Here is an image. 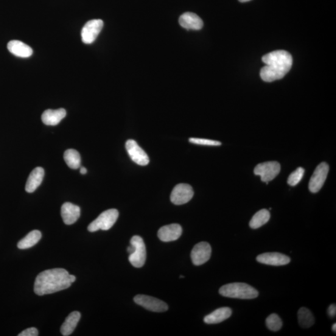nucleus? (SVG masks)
<instances>
[{"label":"nucleus","instance_id":"obj_11","mask_svg":"<svg viewBox=\"0 0 336 336\" xmlns=\"http://www.w3.org/2000/svg\"><path fill=\"white\" fill-rule=\"evenodd\" d=\"M125 147L131 160L135 163L140 166H146L149 163V157L134 140H128Z\"/></svg>","mask_w":336,"mask_h":336},{"label":"nucleus","instance_id":"obj_33","mask_svg":"<svg viewBox=\"0 0 336 336\" xmlns=\"http://www.w3.org/2000/svg\"><path fill=\"white\" fill-rule=\"evenodd\" d=\"M332 329L333 331H334V332H336V324L335 323H334V324L332 325Z\"/></svg>","mask_w":336,"mask_h":336},{"label":"nucleus","instance_id":"obj_29","mask_svg":"<svg viewBox=\"0 0 336 336\" xmlns=\"http://www.w3.org/2000/svg\"><path fill=\"white\" fill-rule=\"evenodd\" d=\"M19 336H37L38 335V330L35 327H30L21 332Z\"/></svg>","mask_w":336,"mask_h":336},{"label":"nucleus","instance_id":"obj_25","mask_svg":"<svg viewBox=\"0 0 336 336\" xmlns=\"http://www.w3.org/2000/svg\"><path fill=\"white\" fill-rule=\"evenodd\" d=\"M64 161L67 166L71 169L76 170L80 167L81 158L80 154L74 149H69L65 151L64 154Z\"/></svg>","mask_w":336,"mask_h":336},{"label":"nucleus","instance_id":"obj_19","mask_svg":"<svg viewBox=\"0 0 336 336\" xmlns=\"http://www.w3.org/2000/svg\"><path fill=\"white\" fill-rule=\"evenodd\" d=\"M232 311L228 307L218 308L204 318V323L209 324H218L226 320L232 315Z\"/></svg>","mask_w":336,"mask_h":336},{"label":"nucleus","instance_id":"obj_9","mask_svg":"<svg viewBox=\"0 0 336 336\" xmlns=\"http://www.w3.org/2000/svg\"><path fill=\"white\" fill-rule=\"evenodd\" d=\"M103 26V22L101 19H92L86 22L81 32V37L83 43H93L99 36Z\"/></svg>","mask_w":336,"mask_h":336},{"label":"nucleus","instance_id":"obj_20","mask_svg":"<svg viewBox=\"0 0 336 336\" xmlns=\"http://www.w3.org/2000/svg\"><path fill=\"white\" fill-rule=\"evenodd\" d=\"M66 116L65 109L60 108L58 110H47L42 115V121L45 125L49 126L57 125Z\"/></svg>","mask_w":336,"mask_h":336},{"label":"nucleus","instance_id":"obj_7","mask_svg":"<svg viewBox=\"0 0 336 336\" xmlns=\"http://www.w3.org/2000/svg\"><path fill=\"white\" fill-rule=\"evenodd\" d=\"M194 195V190L190 185L179 184L174 187L171 194L170 199L175 205H183L191 200Z\"/></svg>","mask_w":336,"mask_h":336},{"label":"nucleus","instance_id":"obj_3","mask_svg":"<svg viewBox=\"0 0 336 336\" xmlns=\"http://www.w3.org/2000/svg\"><path fill=\"white\" fill-rule=\"evenodd\" d=\"M219 293L228 298L242 299L256 298L259 295L256 288L244 283H232L223 285L220 288Z\"/></svg>","mask_w":336,"mask_h":336},{"label":"nucleus","instance_id":"obj_24","mask_svg":"<svg viewBox=\"0 0 336 336\" xmlns=\"http://www.w3.org/2000/svg\"><path fill=\"white\" fill-rule=\"evenodd\" d=\"M299 325L302 328H309L315 323V318L312 312L306 307H301L298 312Z\"/></svg>","mask_w":336,"mask_h":336},{"label":"nucleus","instance_id":"obj_8","mask_svg":"<svg viewBox=\"0 0 336 336\" xmlns=\"http://www.w3.org/2000/svg\"><path fill=\"white\" fill-rule=\"evenodd\" d=\"M134 301L151 312L161 313L166 312L168 310L166 302L152 296L138 295L134 297Z\"/></svg>","mask_w":336,"mask_h":336},{"label":"nucleus","instance_id":"obj_30","mask_svg":"<svg viewBox=\"0 0 336 336\" xmlns=\"http://www.w3.org/2000/svg\"><path fill=\"white\" fill-rule=\"evenodd\" d=\"M327 313L330 317L334 318L336 315V306L335 304H332L330 305V306L327 310Z\"/></svg>","mask_w":336,"mask_h":336},{"label":"nucleus","instance_id":"obj_5","mask_svg":"<svg viewBox=\"0 0 336 336\" xmlns=\"http://www.w3.org/2000/svg\"><path fill=\"white\" fill-rule=\"evenodd\" d=\"M130 244L133 246L134 250L129 256V261L134 267L141 268L145 265L147 259V250L144 241L138 235H134L131 238Z\"/></svg>","mask_w":336,"mask_h":336},{"label":"nucleus","instance_id":"obj_32","mask_svg":"<svg viewBox=\"0 0 336 336\" xmlns=\"http://www.w3.org/2000/svg\"><path fill=\"white\" fill-rule=\"evenodd\" d=\"M70 279H71L72 284H73V283L75 281V279H76V278H75V276L72 275V274H70Z\"/></svg>","mask_w":336,"mask_h":336},{"label":"nucleus","instance_id":"obj_28","mask_svg":"<svg viewBox=\"0 0 336 336\" xmlns=\"http://www.w3.org/2000/svg\"><path fill=\"white\" fill-rule=\"evenodd\" d=\"M190 143L191 144L199 145H204V146H220L221 145V143L217 141H215V140H211L208 139H204V138H190L189 139Z\"/></svg>","mask_w":336,"mask_h":336},{"label":"nucleus","instance_id":"obj_26","mask_svg":"<svg viewBox=\"0 0 336 336\" xmlns=\"http://www.w3.org/2000/svg\"><path fill=\"white\" fill-rule=\"evenodd\" d=\"M266 324H267L269 329L272 330V331H278L282 328L283 322L279 316L275 313H273L271 314L266 319Z\"/></svg>","mask_w":336,"mask_h":336},{"label":"nucleus","instance_id":"obj_18","mask_svg":"<svg viewBox=\"0 0 336 336\" xmlns=\"http://www.w3.org/2000/svg\"><path fill=\"white\" fill-rule=\"evenodd\" d=\"M44 170L43 167H37L30 173L26 184L25 189L29 193L35 192L36 189L40 186L43 180Z\"/></svg>","mask_w":336,"mask_h":336},{"label":"nucleus","instance_id":"obj_23","mask_svg":"<svg viewBox=\"0 0 336 336\" xmlns=\"http://www.w3.org/2000/svg\"><path fill=\"white\" fill-rule=\"evenodd\" d=\"M270 218V212L267 209L260 210L255 214L250 220V227L251 229H257L267 223Z\"/></svg>","mask_w":336,"mask_h":336},{"label":"nucleus","instance_id":"obj_15","mask_svg":"<svg viewBox=\"0 0 336 336\" xmlns=\"http://www.w3.org/2000/svg\"><path fill=\"white\" fill-rule=\"evenodd\" d=\"M80 215V207L71 203H66L61 207V216L66 225H71Z\"/></svg>","mask_w":336,"mask_h":336},{"label":"nucleus","instance_id":"obj_17","mask_svg":"<svg viewBox=\"0 0 336 336\" xmlns=\"http://www.w3.org/2000/svg\"><path fill=\"white\" fill-rule=\"evenodd\" d=\"M7 47L11 54L19 58H29L33 54V52L32 47L18 40L10 41L8 44Z\"/></svg>","mask_w":336,"mask_h":336},{"label":"nucleus","instance_id":"obj_10","mask_svg":"<svg viewBox=\"0 0 336 336\" xmlns=\"http://www.w3.org/2000/svg\"><path fill=\"white\" fill-rule=\"evenodd\" d=\"M329 170L328 164L326 162H321L316 168L310 181L309 189L311 192L316 193L320 190L326 181Z\"/></svg>","mask_w":336,"mask_h":336},{"label":"nucleus","instance_id":"obj_1","mask_svg":"<svg viewBox=\"0 0 336 336\" xmlns=\"http://www.w3.org/2000/svg\"><path fill=\"white\" fill-rule=\"evenodd\" d=\"M70 274L64 268L45 270L36 277L34 291L36 295H49L71 287Z\"/></svg>","mask_w":336,"mask_h":336},{"label":"nucleus","instance_id":"obj_34","mask_svg":"<svg viewBox=\"0 0 336 336\" xmlns=\"http://www.w3.org/2000/svg\"><path fill=\"white\" fill-rule=\"evenodd\" d=\"M239 2L243 3V2H249L250 1V0H239Z\"/></svg>","mask_w":336,"mask_h":336},{"label":"nucleus","instance_id":"obj_6","mask_svg":"<svg viewBox=\"0 0 336 336\" xmlns=\"http://www.w3.org/2000/svg\"><path fill=\"white\" fill-rule=\"evenodd\" d=\"M281 166L279 162L276 161H268L263 162L257 165L255 167V175L260 176L261 180L268 184V182L272 181L280 172Z\"/></svg>","mask_w":336,"mask_h":336},{"label":"nucleus","instance_id":"obj_31","mask_svg":"<svg viewBox=\"0 0 336 336\" xmlns=\"http://www.w3.org/2000/svg\"><path fill=\"white\" fill-rule=\"evenodd\" d=\"M80 172L81 174H82V175H86L87 172H88V170H87L85 167H81L80 169Z\"/></svg>","mask_w":336,"mask_h":336},{"label":"nucleus","instance_id":"obj_12","mask_svg":"<svg viewBox=\"0 0 336 336\" xmlns=\"http://www.w3.org/2000/svg\"><path fill=\"white\" fill-rule=\"evenodd\" d=\"M212 248L209 243L202 242L196 244L191 251L192 262L193 264L200 266L204 264L211 258Z\"/></svg>","mask_w":336,"mask_h":336},{"label":"nucleus","instance_id":"obj_4","mask_svg":"<svg viewBox=\"0 0 336 336\" xmlns=\"http://www.w3.org/2000/svg\"><path fill=\"white\" fill-rule=\"evenodd\" d=\"M119 215V211L116 209L106 210L89 224L88 231L91 232H96L99 230L108 231L116 222Z\"/></svg>","mask_w":336,"mask_h":336},{"label":"nucleus","instance_id":"obj_16","mask_svg":"<svg viewBox=\"0 0 336 336\" xmlns=\"http://www.w3.org/2000/svg\"><path fill=\"white\" fill-rule=\"evenodd\" d=\"M179 24L187 30H200L203 27V21L196 14L186 12L179 19Z\"/></svg>","mask_w":336,"mask_h":336},{"label":"nucleus","instance_id":"obj_14","mask_svg":"<svg viewBox=\"0 0 336 336\" xmlns=\"http://www.w3.org/2000/svg\"><path fill=\"white\" fill-rule=\"evenodd\" d=\"M183 232L181 226L178 223H172L162 227L158 232V237L162 242H172L178 240Z\"/></svg>","mask_w":336,"mask_h":336},{"label":"nucleus","instance_id":"obj_22","mask_svg":"<svg viewBox=\"0 0 336 336\" xmlns=\"http://www.w3.org/2000/svg\"><path fill=\"white\" fill-rule=\"evenodd\" d=\"M42 234L40 231L35 230L30 232L26 237L21 239L18 243V247L19 249H27L35 246L41 239Z\"/></svg>","mask_w":336,"mask_h":336},{"label":"nucleus","instance_id":"obj_21","mask_svg":"<svg viewBox=\"0 0 336 336\" xmlns=\"http://www.w3.org/2000/svg\"><path fill=\"white\" fill-rule=\"evenodd\" d=\"M81 317L80 313L74 312L70 314L61 327V334L64 336L71 335L77 327Z\"/></svg>","mask_w":336,"mask_h":336},{"label":"nucleus","instance_id":"obj_13","mask_svg":"<svg viewBox=\"0 0 336 336\" xmlns=\"http://www.w3.org/2000/svg\"><path fill=\"white\" fill-rule=\"evenodd\" d=\"M257 260L263 264L272 266L286 265L291 261L289 257L278 252H269L259 255L257 257Z\"/></svg>","mask_w":336,"mask_h":336},{"label":"nucleus","instance_id":"obj_27","mask_svg":"<svg viewBox=\"0 0 336 336\" xmlns=\"http://www.w3.org/2000/svg\"><path fill=\"white\" fill-rule=\"evenodd\" d=\"M304 170L302 167H298L291 174L288 179V184L291 186H295L301 181L303 177Z\"/></svg>","mask_w":336,"mask_h":336},{"label":"nucleus","instance_id":"obj_2","mask_svg":"<svg viewBox=\"0 0 336 336\" xmlns=\"http://www.w3.org/2000/svg\"><path fill=\"white\" fill-rule=\"evenodd\" d=\"M265 64L260 71L265 82H271L284 77L291 68L293 59L289 52L279 50L268 53L262 58Z\"/></svg>","mask_w":336,"mask_h":336}]
</instances>
